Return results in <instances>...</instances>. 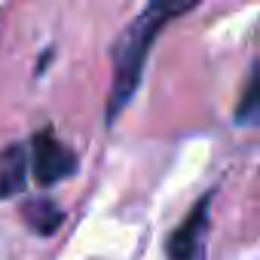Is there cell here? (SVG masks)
Returning <instances> with one entry per match:
<instances>
[{"mask_svg":"<svg viewBox=\"0 0 260 260\" xmlns=\"http://www.w3.org/2000/svg\"><path fill=\"white\" fill-rule=\"evenodd\" d=\"M202 0H150L147 10L138 16V22L132 25V31L125 34L122 46L116 49V74H113V89H110V101H107V122L116 119V113L128 104V98L135 95L141 74H144V61L147 52L156 40V34L181 19L184 13L196 10Z\"/></svg>","mask_w":260,"mask_h":260,"instance_id":"cell-1","label":"cell"},{"mask_svg":"<svg viewBox=\"0 0 260 260\" xmlns=\"http://www.w3.org/2000/svg\"><path fill=\"white\" fill-rule=\"evenodd\" d=\"M31 169H34V178L43 184V187H52L58 184L61 178H71L77 172V156L71 147H64L49 128L40 135H34V150H31Z\"/></svg>","mask_w":260,"mask_h":260,"instance_id":"cell-2","label":"cell"},{"mask_svg":"<svg viewBox=\"0 0 260 260\" xmlns=\"http://www.w3.org/2000/svg\"><path fill=\"white\" fill-rule=\"evenodd\" d=\"M208 205H211V193H205L190 208L184 223L172 233L169 260H199L202 257V245H205V233H208Z\"/></svg>","mask_w":260,"mask_h":260,"instance_id":"cell-3","label":"cell"},{"mask_svg":"<svg viewBox=\"0 0 260 260\" xmlns=\"http://www.w3.org/2000/svg\"><path fill=\"white\" fill-rule=\"evenodd\" d=\"M22 214H25V223L40 236H52L64 220V211L52 199H31V202H25Z\"/></svg>","mask_w":260,"mask_h":260,"instance_id":"cell-5","label":"cell"},{"mask_svg":"<svg viewBox=\"0 0 260 260\" xmlns=\"http://www.w3.org/2000/svg\"><path fill=\"white\" fill-rule=\"evenodd\" d=\"M25 178H28V153L19 144H13L0 153V199L22 193Z\"/></svg>","mask_w":260,"mask_h":260,"instance_id":"cell-4","label":"cell"},{"mask_svg":"<svg viewBox=\"0 0 260 260\" xmlns=\"http://www.w3.org/2000/svg\"><path fill=\"white\" fill-rule=\"evenodd\" d=\"M254 107H257V74H251V80H248V86H245V92H242V101H239V107H236V119L245 122V119L254 113Z\"/></svg>","mask_w":260,"mask_h":260,"instance_id":"cell-6","label":"cell"}]
</instances>
